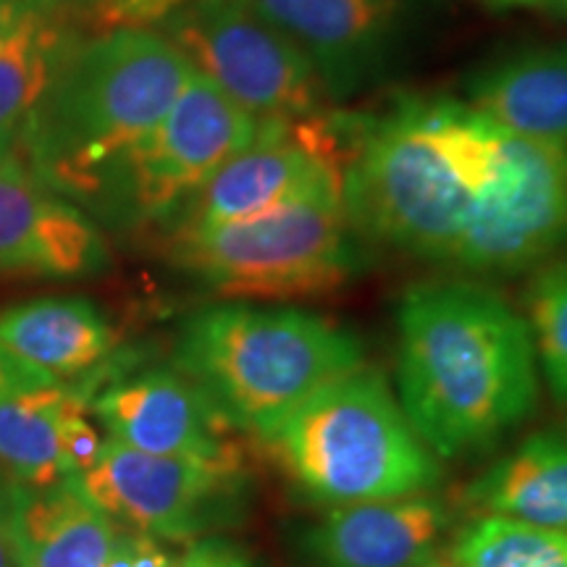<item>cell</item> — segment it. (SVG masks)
Wrapping results in <instances>:
<instances>
[{
  "mask_svg": "<svg viewBox=\"0 0 567 567\" xmlns=\"http://www.w3.org/2000/svg\"><path fill=\"white\" fill-rule=\"evenodd\" d=\"M334 126L358 239L476 276L567 247V145L515 137L450 95H396Z\"/></svg>",
  "mask_w": 567,
  "mask_h": 567,
  "instance_id": "obj_1",
  "label": "cell"
},
{
  "mask_svg": "<svg viewBox=\"0 0 567 567\" xmlns=\"http://www.w3.org/2000/svg\"><path fill=\"white\" fill-rule=\"evenodd\" d=\"M400 408L431 455H478L536 405L530 326L471 279L421 281L396 310Z\"/></svg>",
  "mask_w": 567,
  "mask_h": 567,
  "instance_id": "obj_2",
  "label": "cell"
},
{
  "mask_svg": "<svg viewBox=\"0 0 567 567\" xmlns=\"http://www.w3.org/2000/svg\"><path fill=\"white\" fill-rule=\"evenodd\" d=\"M195 66L158 30L82 40L42 92L11 158L71 203H95L105 174L182 95Z\"/></svg>",
  "mask_w": 567,
  "mask_h": 567,
  "instance_id": "obj_3",
  "label": "cell"
},
{
  "mask_svg": "<svg viewBox=\"0 0 567 567\" xmlns=\"http://www.w3.org/2000/svg\"><path fill=\"white\" fill-rule=\"evenodd\" d=\"M352 331L297 308L210 305L182 326L176 365L237 431L264 439L310 394L363 365Z\"/></svg>",
  "mask_w": 567,
  "mask_h": 567,
  "instance_id": "obj_4",
  "label": "cell"
},
{
  "mask_svg": "<svg viewBox=\"0 0 567 567\" xmlns=\"http://www.w3.org/2000/svg\"><path fill=\"white\" fill-rule=\"evenodd\" d=\"M260 442L305 494L337 507L423 494L442 476L384 375L365 365L310 394Z\"/></svg>",
  "mask_w": 567,
  "mask_h": 567,
  "instance_id": "obj_5",
  "label": "cell"
},
{
  "mask_svg": "<svg viewBox=\"0 0 567 567\" xmlns=\"http://www.w3.org/2000/svg\"><path fill=\"white\" fill-rule=\"evenodd\" d=\"M168 252L213 292L258 300L331 295L360 268L342 193L300 197L243 221L168 234Z\"/></svg>",
  "mask_w": 567,
  "mask_h": 567,
  "instance_id": "obj_6",
  "label": "cell"
},
{
  "mask_svg": "<svg viewBox=\"0 0 567 567\" xmlns=\"http://www.w3.org/2000/svg\"><path fill=\"white\" fill-rule=\"evenodd\" d=\"M264 126L193 71L166 116L113 163L92 210L113 224L163 221L218 166L258 140Z\"/></svg>",
  "mask_w": 567,
  "mask_h": 567,
  "instance_id": "obj_7",
  "label": "cell"
},
{
  "mask_svg": "<svg viewBox=\"0 0 567 567\" xmlns=\"http://www.w3.org/2000/svg\"><path fill=\"white\" fill-rule=\"evenodd\" d=\"M158 32L260 122H302L326 111L310 61L250 0H189Z\"/></svg>",
  "mask_w": 567,
  "mask_h": 567,
  "instance_id": "obj_8",
  "label": "cell"
},
{
  "mask_svg": "<svg viewBox=\"0 0 567 567\" xmlns=\"http://www.w3.org/2000/svg\"><path fill=\"white\" fill-rule=\"evenodd\" d=\"M300 48L329 103H350L405 66L439 0H250Z\"/></svg>",
  "mask_w": 567,
  "mask_h": 567,
  "instance_id": "obj_9",
  "label": "cell"
},
{
  "mask_svg": "<svg viewBox=\"0 0 567 567\" xmlns=\"http://www.w3.org/2000/svg\"><path fill=\"white\" fill-rule=\"evenodd\" d=\"M321 193H342V147L326 111L302 122H266L258 140L218 166L161 224L168 234L197 231Z\"/></svg>",
  "mask_w": 567,
  "mask_h": 567,
  "instance_id": "obj_10",
  "label": "cell"
},
{
  "mask_svg": "<svg viewBox=\"0 0 567 567\" xmlns=\"http://www.w3.org/2000/svg\"><path fill=\"white\" fill-rule=\"evenodd\" d=\"M76 478L113 520L166 542H195L231 523L247 486L243 465L147 455L113 439Z\"/></svg>",
  "mask_w": 567,
  "mask_h": 567,
  "instance_id": "obj_11",
  "label": "cell"
},
{
  "mask_svg": "<svg viewBox=\"0 0 567 567\" xmlns=\"http://www.w3.org/2000/svg\"><path fill=\"white\" fill-rule=\"evenodd\" d=\"M113 442L147 455L243 465V450L208 392L179 368H153L116 379L92 400Z\"/></svg>",
  "mask_w": 567,
  "mask_h": 567,
  "instance_id": "obj_12",
  "label": "cell"
},
{
  "mask_svg": "<svg viewBox=\"0 0 567 567\" xmlns=\"http://www.w3.org/2000/svg\"><path fill=\"white\" fill-rule=\"evenodd\" d=\"M105 266L109 245L87 213L11 155L0 163V274L87 279Z\"/></svg>",
  "mask_w": 567,
  "mask_h": 567,
  "instance_id": "obj_13",
  "label": "cell"
},
{
  "mask_svg": "<svg viewBox=\"0 0 567 567\" xmlns=\"http://www.w3.org/2000/svg\"><path fill=\"white\" fill-rule=\"evenodd\" d=\"M450 513L431 496L339 505L305 523L295 538L297 567H417L436 557Z\"/></svg>",
  "mask_w": 567,
  "mask_h": 567,
  "instance_id": "obj_14",
  "label": "cell"
},
{
  "mask_svg": "<svg viewBox=\"0 0 567 567\" xmlns=\"http://www.w3.org/2000/svg\"><path fill=\"white\" fill-rule=\"evenodd\" d=\"M465 103L515 137L567 145V42L486 63Z\"/></svg>",
  "mask_w": 567,
  "mask_h": 567,
  "instance_id": "obj_15",
  "label": "cell"
},
{
  "mask_svg": "<svg viewBox=\"0 0 567 567\" xmlns=\"http://www.w3.org/2000/svg\"><path fill=\"white\" fill-rule=\"evenodd\" d=\"M13 513L21 567H103L122 530L69 476L51 486H17Z\"/></svg>",
  "mask_w": 567,
  "mask_h": 567,
  "instance_id": "obj_16",
  "label": "cell"
},
{
  "mask_svg": "<svg viewBox=\"0 0 567 567\" xmlns=\"http://www.w3.org/2000/svg\"><path fill=\"white\" fill-rule=\"evenodd\" d=\"M80 42V19L66 0H30L0 40V163L11 155L27 116Z\"/></svg>",
  "mask_w": 567,
  "mask_h": 567,
  "instance_id": "obj_17",
  "label": "cell"
},
{
  "mask_svg": "<svg viewBox=\"0 0 567 567\" xmlns=\"http://www.w3.org/2000/svg\"><path fill=\"white\" fill-rule=\"evenodd\" d=\"M0 347L59 381L103 365L116 347V331L95 302L42 297L0 313Z\"/></svg>",
  "mask_w": 567,
  "mask_h": 567,
  "instance_id": "obj_18",
  "label": "cell"
},
{
  "mask_svg": "<svg viewBox=\"0 0 567 567\" xmlns=\"http://www.w3.org/2000/svg\"><path fill=\"white\" fill-rule=\"evenodd\" d=\"M465 505L567 534V439L528 436L473 481Z\"/></svg>",
  "mask_w": 567,
  "mask_h": 567,
  "instance_id": "obj_19",
  "label": "cell"
},
{
  "mask_svg": "<svg viewBox=\"0 0 567 567\" xmlns=\"http://www.w3.org/2000/svg\"><path fill=\"white\" fill-rule=\"evenodd\" d=\"M76 408H87V392L59 381L0 402V476L17 486H51L69 478L61 429Z\"/></svg>",
  "mask_w": 567,
  "mask_h": 567,
  "instance_id": "obj_20",
  "label": "cell"
},
{
  "mask_svg": "<svg viewBox=\"0 0 567 567\" xmlns=\"http://www.w3.org/2000/svg\"><path fill=\"white\" fill-rule=\"evenodd\" d=\"M457 567H567L565 530L538 528L502 515H484L452 544Z\"/></svg>",
  "mask_w": 567,
  "mask_h": 567,
  "instance_id": "obj_21",
  "label": "cell"
},
{
  "mask_svg": "<svg viewBox=\"0 0 567 567\" xmlns=\"http://www.w3.org/2000/svg\"><path fill=\"white\" fill-rule=\"evenodd\" d=\"M526 305V321L549 392L557 402H567V264H555L534 276Z\"/></svg>",
  "mask_w": 567,
  "mask_h": 567,
  "instance_id": "obj_22",
  "label": "cell"
},
{
  "mask_svg": "<svg viewBox=\"0 0 567 567\" xmlns=\"http://www.w3.org/2000/svg\"><path fill=\"white\" fill-rule=\"evenodd\" d=\"M76 19L97 32L151 30L189 0H66Z\"/></svg>",
  "mask_w": 567,
  "mask_h": 567,
  "instance_id": "obj_23",
  "label": "cell"
},
{
  "mask_svg": "<svg viewBox=\"0 0 567 567\" xmlns=\"http://www.w3.org/2000/svg\"><path fill=\"white\" fill-rule=\"evenodd\" d=\"M84 413H87V408H76L63 417L61 446L71 476H80V473L87 471V467L97 460V455H101L105 444V439H101V434L92 429Z\"/></svg>",
  "mask_w": 567,
  "mask_h": 567,
  "instance_id": "obj_24",
  "label": "cell"
},
{
  "mask_svg": "<svg viewBox=\"0 0 567 567\" xmlns=\"http://www.w3.org/2000/svg\"><path fill=\"white\" fill-rule=\"evenodd\" d=\"M48 384H55L53 375H48L38 365L27 363V360L17 358L6 347H0V402L9 400L11 394L30 392V389H40Z\"/></svg>",
  "mask_w": 567,
  "mask_h": 567,
  "instance_id": "obj_25",
  "label": "cell"
},
{
  "mask_svg": "<svg viewBox=\"0 0 567 567\" xmlns=\"http://www.w3.org/2000/svg\"><path fill=\"white\" fill-rule=\"evenodd\" d=\"M176 567H255L243 549L226 538H197Z\"/></svg>",
  "mask_w": 567,
  "mask_h": 567,
  "instance_id": "obj_26",
  "label": "cell"
},
{
  "mask_svg": "<svg viewBox=\"0 0 567 567\" xmlns=\"http://www.w3.org/2000/svg\"><path fill=\"white\" fill-rule=\"evenodd\" d=\"M0 567H21L11 481L0 476Z\"/></svg>",
  "mask_w": 567,
  "mask_h": 567,
  "instance_id": "obj_27",
  "label": "cell"
},
{
  "mask_svg": "<svg viewBox=\"0 0 567 567\" xmlns=\"http://www.w3.org/2000/svg\"><path fill=\"white\" fill-rule=\"evenodd\" d=\"M30 0H0V40L13 30Z\"/></svg>",
  "mask_w": 567,
  "mask_h": 567,
  "instance_id": "obj_28",
  "label": "cell"
},
{
  "mask_svg": "<svg viewBox=\"0 0 567 567\" xmlns=\"http://www.w3.org/2000/svg\"><path fill=\"white\" fill-rule=\"evenodd\" d=\"M484 3L494 6V9H520V6H536L538 0H484Z\"/></svg>",
  "mask_w": 567,
  "mask_h": 567,
  "instance_id": "obj_29",
  "label": "cell"
},
{
  "mask_svg": "<svg viewBox=\"0 0 567 567\" xmlns=\"http://www.w3.org/2000/svg\"><path fill=\"white\" fill-rule=\"evenodd\" d=\"M538 3H547L551 11L563 13V17H567V0H538Z\"/></svg>",
  "mask_w": 567,
  "mask_h": 567,
  "instance_id": "obj_30",
  "label": "cell"
},
{
  "mask_svg": "<svg viewBox=\"0 0 567 567\" xmlns=\"http://www.w3.org/2000/svg\"><path fill=\"white\" fill-rule=\"evenodd\" d=\"M417 567H457L455 563H446V559H439V557H431V559H425V563H421Z\"/></svg>",
  "mask_w": 567,
  "mask_h": 567,
  "instance_id": "obj_31",
  "label": "cell"
}]
</instances>
